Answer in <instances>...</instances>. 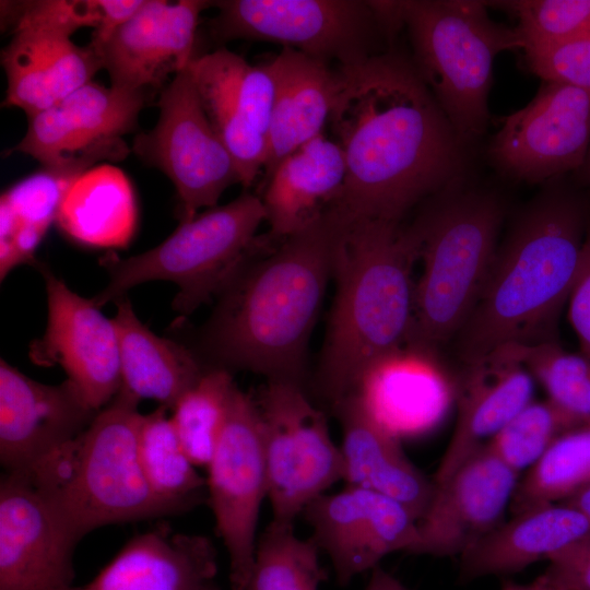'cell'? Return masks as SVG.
<instances>
[{"label":"cell","mask_w":590,"mask_h":590,"mask_svg":"<svg viewBox=\"0 0 590 590\" xmlns=\"http://www.w3.org/2000/svg\"><path fill=\"white\" fill-rule=\"evenodd\" d=\"M329 117L346 177L338 204L355 219L402 221L416 204L465 178L471 149L459 139L418 74L392 44L335 67Z\"/></svg>","instance_id":"cell-1"},{"label":"cell","mask_w":590,"mask_h":590,"mask_svg":"<svg viewBox=\"0 0 590 590\" xmlns=\"http://www.w3.org/2000/svg\"><path fill=\"white\" fill-rule=\"evenodd\" d=\"M351 219L335 204L290 236H257L201 329L200 350L212 368L303 386L309 338Z\"/></svg>","instance_id":"cell-2"},{"label":"cell","mask_w":590,"mask_h":590,"mask_svg":"<svg viewBox=\"0 0 590 590\" xmlns=\"http://www.w3.org/2000/svg\"><path fill=\"white\" fill-rule=\"evenodd\" d=\"M560 178V177H559ZM556 178L517 216L455 338L464 365L500 349L557 341L590 225V204Z\"/></svg>","instance_id":"cell-3"},{"label":"cell","mask_w":590,"mask_h":590,"mask_svg":"<svg viewBox=\"0 0 590 590\" xmlns=\"http://www.w3.org/2000/svg\"><path fill=\"white\" fill-rule=\"evenodd\" d=\"M417 260L415 238L402 221L352 216L345 226L317 370V387L332 405L357 391L371 369L406 349Z\"/></svg>","instance_id":"cell-4"},{"label":"cell","mask_w":590,"mask_h":590,"mask_svg":"<svg viewBox=\"0 0 590 590\" xmlns=\"http://www.w3.org/2000/svg\"><path fill=\"white\" fill-rule=\"evenodd\" d=\"M423 203L409 224L422 273L406 350L427 356L455 340L473 311L497 253L505 205L465 178Z\"/></svg>","instance_id":"cell-5"},{"label":"cell","mask_w":590,"mask_h":590,"mask_svg":"<svg viewBox=\"0 0 590 590\" xmlns=\"http://www.w3.org/2000/svg\"><path fill=\"white\" fill-rule=\"evenodd\" d=\"M138 404L117 393L76 438L20 473L48 496L79 540L103 526L179 514L143 474Z\"/></svg>","instance_id":"cell-6"},{"label":"cell","mask_w":590,"mask_h":590,"mask_svg":"<svg viewBox=\"0 0 590 590\" xmlns=\"http://www.w3.org/2000/svg\"><path fill=\"white\" fill-rule=\"evenodd\" d=\"M412 61L468 148L485 133L493 63L507 50H522L516 26L494 21L487 2L398 1Z\"/></svg>","instance_id":"cell-7"},{"label":"cell","mask_w":590,"mask_h":590,"mask_svg":"<svg viewBox=\"0 0 590 590\" xmlns=\"http://www.w3.org/2000/svg\"><path fill=\"white\" fill-rule=\"evenodd\" d=\"M266 212L259 196L245 191L235 200L180 222L158 246L121 259H101L109 282L92 298L97 307L117 302L141 283L164 280L178 286L173 308L192 314L215 297L250 251Z\"/></svg>","instance_id":"cell-8"},{"label":"cell","mask_w":590,"mask_h":590,"mask_svg":"<svg viewBox=\"0 0 590 590\" xmlns=\"http://www.w3.org/2000/svg\"><path fill=\"white\" fill-rule=\"evenodd\" d=\"M209 20L213 40L269 42L331 66H350L397 43L378 1L221 0Z\"/></svg>","instance_id":"cell-9"},{"label":"cell","mask_w":590,"mask_h":590,"mask_svg":"<svg viewBox=\"0 0 590 590\" xmlns=\"http://www.w3.org/2000/svg\"><path fill=\"white\" fill-rule=\"evenodd\" d=\"M256 402L272 520L294 524L309 503L343 479L340 447L331 438L324 413L300 385L268 380Z\"/></svg>","instance_id":"cell-10"},{"label":"cell","mask_w":590,"mask_h":590,"mask_svg":"<svg viewBox=\"0 0 590 590\" xmlns=\"http://www.w3.org/2000/svg\"><path fill=\"white\" fill-rule=\"evenodd\" d=\"M158 108L155 127L138 134L132 150L172 180L184 222L202 208L216 206L229 186L240 184V176L206 117L190 64L163 87Z\"/></svg>","instance_id":"cell-11"},{"label":"cell","mask_w":590,"mask_h":590,"mask_svg":"<svg viewBox=\"0 0 590 590\" xmlns=\"http://www.w3.org/2000/svg\"><path fill=\"white\" fill-rule=\"evenodd\" d=\"M206 469L209 504L229 557L231 588L245 590L255 560L259 512L268 497V477L259 408L237 386Z\"/></svg>","instance_id":"cell-12"},{"label":"cell","mask_w":590,"mask_h":590,"mask_svg":"<svg viewBox=\"0 0 590 590\" xmlns=\"http://www.w3.org/2000/svg\"><path fill=\"white\" fill-rule=\"evenodd\" d=\"M590 145V91L542 81L523 108L504 118L487 155L515 180L551 181L582 165Z\"/></svg>","instance_id":"cell-13"},{"label":"cell","mask_w":590,"mask_h":590,"mask_svg":"<svg viewBox=\"0 0 590 590\" xmlns=\"http://www.w3.org/2000/svg\"><path fill=\"white\" fill-rule=\"evenodd\" d=\"M148 101V93L126 92L91 81L27 117L25 135L8 153L27 154L43 166L85 170L98 162L122 161L130 152L122 137L135 129Z\"/></svg>","instance_id":"cell-14"},{"label":"cell","mask_w":590,"mask_h":590,"mask_svg":"<svg viewBox=\"0 0 590 590\" xmlns=\"http://www.w3.org/2000/svg\"><path fill=\"white\" fill-rule=\"evenodd\" d=\"M75 536L48 496L26 475L0 482V590H79Z\"/></svg>","instance_id":"cell-15"},{"label":"cell","mask_w":590,"mask_h":590,"mask_svg":"<svg viewBox=\"0 0 590 590\" xmlns=\"http://www.w3.org/2000/svg\"><path fill=\"white\" fill-rule=\"evenodd\" d=\"M39 270L46 283L48 320L44 335L32 342L30 357L40 366L60 365L83 401L101 411L121 386L115 323L92 298L70 290L47 267Z\"/></svg>","instance_id":"cell-16"},{"label":"cell","mask_w":590,"mask_h":590,"mask_svg":"<svg viewBox=\"0 0 590 590\" xmlns=\"http://www.w3.org/2000/svg\"><path fill=\"white\" fill-rule=\"evenodd\" d=\"M303 515L310 536L329 557L339 585L379 566L387 555L411 550L417 519L401 503L382 494L353 486L322 494Z\"/></svg>","instance_id":"cell-17"},{"label":"cell","mask_w":590,"mask_h":590,"mask_svg":"<svg viewBox=\"0 0 590 590\" xmlns=\"http://www.w3.org/2000/svg\"><path fill=\"white\" fill-rule=\"evenodd\" d=\"M518 479L487 446L476 451L448 479L434 483L409 553L460 556L503 522Z\"/></svg>","instance_id":"cell-18"},{"label":"cell","mask_w":590,"mask_h":590,"mask_svg":"<svg viewBox=\"0 0 590 590\" xmlns=\"http://www.w3.org/2000/svg\"><path fill=\"white\" fill-rule=\"evenodd\" d=\"M213 1L144 0L141 8L97 46L110 86L150 93L196 57L200 14Z\"/></svg>","instance_id":"cell-19"},{"label":"cell","mask_w":590,"mask_h":590,"mask_svg":"<svg viewBox=\"0 0 590 590\" xmlns=\"http://www.w3.org/2000/svg\"><path fill=\"white\" fill-rule=\"evenodd\" d=\"M3 16L13 35L1 51L7 78L2 106L33 116L93 81L103 69L96 50L74 44L72 33L13 8Z\"/></svg>","instance_id":"cell-20"},{"label":"cell","mask_w":590,"mask_h":590,"mask_svg":"<svg viewBox=\"0 0 590 590\" xmlns=\"http://www.w3.org/2000/svg\"><path fill=\"white\" fill-rule=\"evenodd\" d=\"M97 413L68 379L42 384L1 359L0 461L5 473L31 471L84 432Z\"/></svg>","instance_id":"cell-21"},{"label":"cell","mask_w":590,"mask_h":590,"mask_svg":"<svg viewBox=\"0 0 590 590\" xmlns=\"http://www.w3.org/2000/svg\"><path fill=\"white\" fill-rule=\"evenodd\" d=\"M332 406L342 428L340 451L345 486L396 499L420 521L434 493L433 480L409 460L392 429L357 391Z\"/></svg>","instance_id":"cell-22"},{"label":"cell","mask_w":590,"mask_h":590,"mask_svg":"<svg viewBox=\"0 0 590 590\" xmlns=\"http://www.w3.org/2000/svg\"><path fill=\"white\" fill-rule=\"evenodd\" d=\"M590 539V521L566 503L535 506L514 514L460 555L459 580L524 569Z\"/></svg>","instance_id":"cell-23"},{"label":"cell","mask_w":590,"mask_h":590,"mask_svg":"<svg viewBox=\"0 0 590 590\" xmlns=\"http://www.w3.org/2000/svg\"><path fill=\"white\" fill-rule=\"evenodd\" d=\"M464 367L456 428L434 483L448 479L533 401L534 379L515 362L491 355Z\"/></svg>","instance_id":"cell-24"},{"label":"cell","mask_w":590,"mask_h":590,"mask_svg":"<svg viewBox=\"0 0 590 590\" xmlns=\"http://www.w3.org/2000/svg\"><path fill=\"white\" fill-rule=\"evenodd\" d=\"M216 573L210 538L158 528L130 540L79 590H201Z\"/></svg>","instance_id":"cell-25"},{"label":"cell","mask_w":590,"mask_h":590,"mask_svg":"<svg viewBox=\"0 0 590 590\" xmlns=\"http://www.w3.org/2000/svg\"><path fill=\"white\" fill-rule=\"evenodd\" d=\"M345 177L343 152L324 133L285 156L264 176L260 199L270 225L267 235L284 238L316 221L338 203Z\"/></svg>","instance_id":"cell-26"},{"label":"cell","mask_w":590,"mask_h":590,"mask_svg":"<svg viewBox=\"0 0 590 590\" xmlns=\"http://www.w3.org/2000/svg\"><path fill=\"white\" fill-rule=\"evenodd\" d=\"M276 79L264 176L304 143L323 133L334 103L338 73L331 64L283 47L270 61Z\"/></svg>","instance_id":"cell-27"},{"label":"cell","mask_w":590,"mask_h":590,"mask_svg":"<svg viewBox=\"0 0 590 590\" xmlns=\"http://www.w3.org/2000/svg\"><path fill=\"white\" fill-rule=\"evenodd\" d=\"M115 323L120 354L119 394L135 402L154 400L170 409L204 374L187 346L151 332L137 317L127 296L117 302Z\"/></svg>","instance_id":"cell-28"},{"label":"cell","mask_w":590,"mask_h":590,"mask_svg":"<svg viewBox=\"0 0 590 590\" xmlns=\"http://www.w3.org/2000/svg\"><path fill=\"white\" fill-rule=\"evenodd\" d=\"M130 180L118 167L102 163L83 173L68 190L57 217L72 240L95 248H123L137 226Z\"/></svg>","instance_id":"cell-29"},{"label":"cell","mask_w":590,"mask_h":590,"mask_svg":"<svg viewBox=\"0 0 590 590\" xmlns=\"http://www.w3.org/2000/svg\"><path fill=\"white\" fill-rule=\"evenodd\" d=\"M229 54L231 50L219 48L196 56L190 69L206 117L234 158L240 185L248 189L266 167L268 141L238 105L231 80Z\"/></svg>","instance_id":"cell-30"},{"label":"cell","mask_w":590,"mask_h":590,"mask_svg":"<svg viewBox=\"0 0 590 590\" xmlns=\"http://www.w3.org/2000/svg\"><path fill=\"white\" fill-rule=\"evenodd\" d=\"M166 412V408L160 406L143 415L138 453L153 493L181 512L199 503L206 479L196 470Z\"/></svg>","instance_id":"cell-31"},{"label":"cell","mask_w":590,"mask_h":590,"mask_svg":"<svg viewBox=\"0 0 590 590\" xmlns=\"http://www.w3.org/2000/svg\"><path fill=\"white\" fill-rule=\"evenodd\" d=\"M588 485L590 424H580L558 436L519 481L511 511L565 502Z\"/></svg>","instance_id":"cell-32"},{"label":"cell","mask_w":590,"mask_h":590,"mask_svg":"<svg viewBox=\"0 0 590 590\" xmlns=\"http://www.w3.org/2000/svg\"><path fill=\"white\" fill-rule=\"evenodd\" d=\"M492 355L523 366L548 401L578 423L590 424L589 356L566 351L557 341L511 345Z\"/></svg>","instance_id":"cell-33"},{"label":"cell","mask_w":590,"mask_h":590,"mask_svg":"<svg viewBox=\"0 0 590 590\" xmlns=\"http://www.w3.org/2000/svg\"><path fill=\"white\" fill-rule=\"evenodd\" d=\"M319 553L311 538L295 534L294 524L272 520L257 540L245 590H318L328 578Z\"/></svg>","instance_id":"cell-34"},{"label":"cell","mask_w":590,"mask_h":590,"mask_svg":"<svg viewBox=\"0 0 590 590\" xmlns=\"http://www.w3.org/2000/svg\"><path fill=\"white\" fill-rule=\"evenodd\" d=\"M236 388L229 370L206 369L173 408L178 438L196 467H208L221 437Z\"/></svg>","instance_id":"cell-35"},{"label":"cell","mask_w":590,"mask_h":590,"mask_svg":"<svg viewBox=\"0 0 590 590\" xmlns=\"http://www.w3.org/2000/svg\"><path fill=\"white\" fill-rule=\"evenodd\" d=\"M580 425L547 399L531 401L486 445L520 475L530 470L554 440Z\"/></svg>","instance_id":"cell-36"},{"label":"cell","mask_w":590,"mask_h":590,"mask_svg":"<svg viewBox=\"0 0 590 590\" xmlns=\"http://www.w3.org/2000/svg\"><path fill=\"white\" fill-rule=\"evenodd\" d=\"M512 13L523 52L590 33V0H516L493 2Z\"/></svg>","instance_id":"cell-37"},{"label":"cell","mask_w":590,"mask_h":590,"mask_svg":"<svg viewBox=\"0 0 590 590\" xmlns=\"http://www.w3.org/2000/svg\"><path fill=\"white\" fill-rule=\"evenodd\" d=\"M86 170L72 166H43L1 194L19 222L48 231L73 182Z\"/></svg>","instance_id":"cell-38"},{"label":"cell","mask_w":590,"mask_h":590,"mask_svg":"<svg viewBox=\"0 0 590 590\" xmlns=\"http://www.w3.org/2000/svg\"><path fill=\"white\" fill-rule=\"evenodd\" d=\"M229 72L233 91L244 116L267 138L276 95V79L271 62L251 66L231 51Z\"/></svg>","instance_id":"cell-39"},{"label":"cell","mask_w":590,"mask_h":590,"mask_svg":"<svg viewBox=\"0 0 590 590\" xmlns=\"http://www.w3.org/2000/svg\"><path fill=\"white\" fill-rule=\"evenodd\" d=\"M523 54L528 69L542 81L590 91V33Z\"/></svg>","instance_id":"cell-40"},{"label":"cell","mask_w":590,"mask_h":590,"mask_svg":"<svg viewBox=\"0 0 590 590\" xmlns=\"http://www.w3.org/2000/svg\"><path fill=\"white\" fill-rule=\"evenodd\" d=\"M566 306L580 353L590 357V225L582 246L579 270Z\"/></svg>","instance_id":"cell-41"},{"label":"cell","mask_w":590,"mask_h":590,"mask_svg":"<svg viewBox=\"0 0 590 590\" xmlns=\"http://www.w3.org/2000/svg\"><path fill=\"white\" fill-rule=\"evenodd\" d=\"M545 574L566 590H590V539L556 555Z\"/></svg>","instance_id":"cell-42"},{"label":"cell","mask_w":590,"mask_h":590,"mask_svg":"<svg viewBox=\"0 0 590 590\" xmlns=\"http://www.w3.org/2000/svg\"><path fill=\"white\" fill-rule=\"evenodd\" d=\"M365 590H409L394 576L382 569L380 566L371 570V576Z\"/></svg>","instance_id":"cell-43"},{"label":"cell","mask_w":590,"mask_h":590,"mask_svg":"<svg viewBox=\"0 0 590 590\" xmlns=\"http://www.w3.org/2000/svg\"><path fill=\"white\" fill-rule=\"evenodd\" d=\"M502 590H566L545 573L529 583H518L515 581H505Z\"/></svg>","instance_id":"cell-44"},{"label":"cell","mask_w":590,"mask_h":590,"mask_svg":"<svg viewBox=\"0 0 590 590\" xmlns=\"http://www.w3.org/2000/svg\"><path fill=\"white\" fill-rule=\"evenodd\" d=\"M578 510H580L587 519L590 521V485L571 496L565 502Z\"/></svg>","instance_id":"cell-45"},{"label":"cell","mask_w":590,"mask_h":590,"mask_svg":"<svg viewBox=\"0 0 590 590\" xmlns=\"http://www.w3.org/2000/svg\"><path fill=\"white\" fill-rule=\"evenodd\" d=\"M574 174L580 186L590 188V145L582 165Z\"/></svg>","instance_id":"cell-46"},{"label":"cell","mask_w":590,"mask_h":590,"mask_svg":"<svg viewBox=\"0 0 590 590\" xmlns=\"http://www.w3.org/2000/svg\"><path fill=\"white\" fill-rule=\"evenodd\" d=\"M201 590H220L213 582H209Z\"/></svg>","instance_id":"cell-47"}]
</instances>
